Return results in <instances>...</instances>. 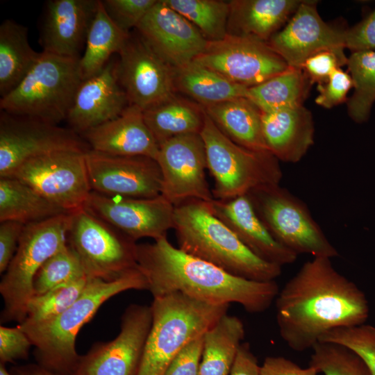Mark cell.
I'll use <instances>...</instances> for the list:
<instances>
[{
	"mask_svg": "<svg viewBox=\"0 0 375 375\" xmlns=\"http://www.w3.org/2000/svg\"><path fill=\"white\" fill-rule=\"evenodd\" d=\"M275 305L279 334L295 351L312 349L334 328L365 324L369 312L364 292L326 257L306 262L279 290Z\"/></svg>",
	"mask_w": 375,
	"mask_h": 375,
	"instance_id": "obj_1",
	"label": "cell"
},
{
	"mask_svg": "<svg viewBox=\"0 0 375 375\" xmlns=\"http://www.w3.org/2000/svg\"><path fill=\"white\" fill-rule=\"evenodd\" d=\"M137 267L153 298L179 292L212 305L236 303L250 313L267 310L279 288L275 281H256L231 274L174 247L167 237L137 244Z\"/></svg>",
	"mask_w": 375,
	"mask_h": 375,
	"instance_id": "obj_2",
	"label": "cell"
},
{
	"mask_svg": "<svg viewBox=\"0 0 375 375\" xmlns=\"http://www.w3.org/2000/svg\"><path fill=\"white\" fill-rule=\"evenodd\" d=\"M147 289V280L138 267L113 281L88 278L79 297L60 315L45 322L18 326L35 347L38 365L70 375L80 356L76 350V336L101 306L124 291Z\"/></svg>",
	"mask_w": 375,
	"mask_h": 375,
	"instance_id": "obj_3",
	"label": "cell"
},
{
	"mask_svg": "<svg viewBox=\"0 0 375 375\" xmlns=\"http://www.w3.org/2000/svg\"><path fill=\"white\" fill-rule=\"evenodd\" d=\"M178 248L234 276L256 281H272L281 267L253 253L210 210L208 202L189 199L174 206Z\"/></svg>",
	"mask_w": 375,
	"mask_h": 375,
	"instance_id": "obj_4",
	"label": "cell"
},
{
	"mask_svg": "<svg viewBox=\"0 0 375 375\" xmlns=\"http://www.w3.org/2000/svg\"><path fill=\"white\" fill-rule=\"evenodd\" d=\"M228 306L179 292L153 298L152 324L137 375H164L176 354L227 313Z\"/></svg>",
	"mask_w": 375,
	"mask_h": 375,
	"instance_id": "obj_5",
	"label": "cell"
},
{
	"mask_svg": "<svg viewBox=\"0 0 375 375\" xmlns=\"http://www.w3.org/2000/svg\"><path fill=\"white\" fill-rule=\"evenodd\" d=\"M79 62L42 51L21 83L1 98V110L56 125L66 121L83 81Z\"/></svg>",
	"mask_w": 375,
	"mask_h": 375,
	"instance_id": "obj_6",
	"label": "cell"
},
{
	"mask_svg": "<svg viewBox=\"0 0 375 375\" xmlns=\"http://www.w3.org/2000/svg\"><path fill=\"white\" fill-rule=\"evenodd\" d=\"M200 135L205 144L207 169L215 180V199L246 195L266 185L279 184L283 174L278 160L269 151L244 148L230 140L204 111Z\"/></svg>",
	"mask_w": 375,
	"mask_h": 375,
	"instance_id": "obj_7",
	"label": "cell"
},
{
	"mask_svg": "<svg viewBox=\"0 0 375 375\" xmlns=\"http://www.w3.org/2000/svg\"><path fill=\"white\" fill-rule=\"evenodd\" d=\"M71 213L24 226L17 251L0 283L4 307L1 322H22L42 265L67 244Z\"/></svg>",
	"mask_w": 375,
	"mask_h": 375,
	"instance_id": "obj_8",
	"label": "cell"
},
{
	"mask_svg": "<svg viewBox=\"0 0 375 375\" xmlns=\"http://www.w3.org/2000/svg\"><path fill=\"white\" fill-rule=\"evenodd\" d=\"M247 195L269 232L285 247L313 257L339 255L306 204L279 184L258 188Z\"/></svg>",
	"mask_w": 375,
	"mask_h": 375,
	"instance_id": "obj_9",
	"label": "cell"
},
{
	"mask_svg": "<svg viewBox=\"0 0 375 375\" xmlns=\"http://www.w3.org/2000/svg\"><path fill=\"white\" fill-rule=\"evenodd\" d=\"M67 241L88 278L113 281L137 267L136 242L84 208L72 212Z\"/></svg>",
	"mask_w": 375,
	"mask_h": 375,
	"instance_id": "obj_10",
	"label": "cell"
},
{
	"mask_svg": "<svg viewBox=\"0 0 375 375\" xmlns=\"http://www.w3.org/2000/svg\"><path fill=\"white\" fill-rule=\"evenodd\" d=\"M86 151L67 150L30 158L12 173L62 210L73 212L84 207L91 192Z\"/></svg>",
	"mask_w": 375,
	"mask_h": 375,
	"instance_id": "obj_11",
	"label": "cell"
},
{
	"mask_svg": "<svg viewBox=\"0 0 375 375\" xmlns=\"http://www.w3.org/2000/svg\"><path fill=\"white\" fill-rule=\"evenodd\" d=\"M90 149L83 138L69 128L1 110L0 177L10 176L22 162L34 157Z\"/></svg>",
	"mask_w": 375,
	"mask_h": 375,
	"instance_id": "obj_12",
	"label": "cell"
},
{
	"mask_svg": "<svg viewBox=\"0 0 375 375\" xmlns=\"http://www.w3.org/2000/svg\"><path fill=\"white\" fill-rule=\"evenodd\" d=\"M151 324V306L129 305L117 337L80 356L70 375H137Z\"/></svg>",
	"mask_w": 375,
	"mask_h": 375,
	"instance_id": "obj_13",
	"label": "cell"
},
{
	"mask_svg": "<svg viewBox=\"0 0 375 375\" xmlns=\"http://www.w3.org/2000/svg\"><path fill=\"white\" fill-rule=\"evenodd\" d=\"M194 61L247 88L289 68L267 42L228 34L222 40L208 41L205 51Z\"/></svg>",
	"mask_w": 375,
	"mask_h": 375,
	"instance_id": "obj_14",
	"label": "cell"
},
{
	"mask_svg": "<svg viewBox=\"0 0 375 375\" xmlns=\"http://www.w3.org/2000/svg\"><path fill=\"white\" fill-rule=\"evenodd\" d=\"M162 175L161 195L174 206L189 199H213L205 174V144L200 133L172 138L159 145L156 159Z\"/></svg>",
	"mask_w": 375,
	"mask_h": 375,
	"instance_id": "obj_15",
	"label": "cell"
},
{
	"mask_svg": "<svg viewBox=\"0 0 375 375\" xmlns=\"http://www.w3.org/2000/svg\"><path fill=\"white\" fill-rule=\"evenodd\" d=\"M117 59V73L129 104L142 111L175 95L174 69L139 36L129 34Z\"/></svg>",
	"mask_w": 375,
	"mask_h": 375,
	"instance_id": "obj_16",
	"label": "cell"
},
{
	"mask_svg": "<svg viewBox=\"0 0 375 375\" xmlns=\"http://www.w3.org/2000/svg\"><path fill=\"white\" fill-rule=\"evenodd\" d=\"M83 208L135 242L167 237L174 226V206L161 194L131 198L91 191Z\"/></svg>",
	"mask_w": 375,
	"mask_h": 375,
	"instance_id": "obj_17",
	"label": "cell"
},
{
	"mask_svg": "<svg viewBox=\"0 0 375 375\" xmlns=\"http://www.w3.org/2000/svg\"><path fill=\"white\" fill-rule=\"evenodd\" d=\"M85 156L93 192L131 198H151L161 194V172L153 158L112 156L91 149Z\"/></svg>",
	"mask_w": 375,
	"mask_h": 375,
	"instance_id": "obj_18",
	"label": "cell"
},
{
	"mask_svg": "<svg viewBox=\"0 0 375 375\" xmlns=\"http://www.w3.org/2000/svg\"><path fill=\"white\" fill-rule=\"evenodd\" d=\"M136 29L153 51L173 69L194 61L208 42L196 26L164 0H157Z\"/></svg>",
	"mask_w": 375,
	"mask_h": 375,
	"instance_id": "obj_19",
	"label": "cell"
},
{
	"mask_svg": "<svg viewBox=\"0 0 375 375\" xmlns=\"http://www.w3.org/2000/svg\"><path fill=\"white\" fill-rule=\"evenodd\" d=\"M315 1H302L282 29L267 44L290 67L301 69L311 56L324 50L345 49L344 30L325 22Z\"/></svg>",
	"mask_w": 375,
	"mask_h": 375,
	"instance_id": "obj_20",
	"label": "cell"
},
{
	"mask_svg": "<svg viewBox=\"0 0 375 375\" xmlns=\"http://www.w3.org/2000/svg\"><path fill=\"white\" fill-rule=\"evenodd\" d=\"M112 57L97 74L81 83L66 121L69 128L81 135L112 120L129 106Z\"/></svg>",
	"mask_w": 375,
	"mask_h": 375,
	"instance_id": "obj_21",
	"label": "cell"
},
{
	"mask_svg": "<svg viewBox=\"0 0 375 375\" xmlns=\"http://www.w3.org/2000/svg\"><path fill=\"white\" fill-rule=\"evenodd\" d=\"M98 0H51L47 3L40 35L43 51L81 58Z\"/></svg>",
	"mask_w": 375,
	"mask_h": 375,
	"instance_id": "obj_22",
	"label": "cell"
},
{
	"mask_svg": "<svg viewBox=\"0 0 375 375\" xmlns=\"http://www.w3.org/2000/svg\"><path fill=\"white\" fill-rule=\"evenodd\" d=\"M212 212L223 222L257 256L282 267L295 262V252L281 244L262 222L246 195L208 202Z\"/></svg>",
	"mask_w": 375,
	"mask_h": 375,
	"instance_id": "obj_23",
	"label": "cell"
},
{
	"mask_svg": "<svg viewBox=\"0 0 375 375\" xmlns=\"http://www.w3.org/2000/svg\"><path fill=\"white\" fill-rule=\"evenodd\" d=\"M81 136L91 150L112 156L156 160L159 151V144L145 123L143 111L134 105Z\"/></svg>",
	"mask_w": 375,
	"mask_h": 375,
	"instance_id": "obj_24",
	"label": "cell"
},
{
	"mask_svg": "<svg viewBox=\"0 0 375 375\" xmlns=\"http://www.w3.org/2000/svg\"><path fill=\"white\" fill-rule=\"evenodd\" d=\"M261 119L267 148L278 160L297 162L314 143L312 115L303 105L262 113Z\"/></svg>",
	"mask_w": 375,
	"mask_h": 375,
	"instance_id": "obj_25",
	"label": "cell"
},
{
	"mask_svg": "<svg viewBox=\"0 0 375 375\" xmlns=\"http://www.w3.org/2000/svg\"><path fill=\"white\" fill-rule=\"evenodd\" d=\"M301 0H233L229 3L227 34L267 42L284 26Z\"/></svg>",
	"mask_w": 375,
	"mask_h": 375,
	"instance_id": "obj_26",
	"label": "cell"
},
{
	"mask_svg": "<svg viewBox=\"0 0 375 375\" xmlns=\"http://www.w3.org/2000/svg\"><path fill=\"white\" fill-rule=\"evenodd\" d=\"M203 108L217 127L235 143L253 151H269L262 133V113L247 98H236Z\"/></svg>",
	"mask_w": 375,
	"mask_h": 375,
	"instance_id": "obj_27",
	"label": "cell"
},
{
	"mask_svg": "<svg viewBox=\"0 0 375 375\" xmlns=\"http://www.w3.org/2000/svg\"><path fill=\"white\" fill-rule=\"evenodd\" d=\"M176 90L194 99L203 108L246 97L248 88L194 61L173 69Z\"/></svg>",
	"mask_w": 375,
	"mask_h": 375,
	"instance_id": "obj_28",
	"label": "cell"
},
{
	"mask_svg": "<svg viewBox=\"0 0 375 375\" xmlns=\"http://www.w3.org/2000/svg\"><path fill=\"white\" fill-rule=\"evenodd\" d=\"M40 53L35 51L28 40V30L12 19L0 25L1 98L14 90L26 76Z\"/></svg>",
	"mask_w": 375,
	"mask_h": 375,
	"instance_id": "obj_29",
	"label": "cell"
},
{
	"mask_svg": "<svg viewBox=\"0 0 375 375\" xmlns=\"http://www.w3.org/2000/svg\"><path fill=\"white\" fill-rule=\"evenodd\" d=\"M244 335L240 318L222 316L203 335L199 375H229Z\"/></svg>",
	"mask_w": 375,
	"mask_h": 375,
	"instance_id": "obj_30",
	"label": "cell"
},
{
	"mask_svg": "<svg viewBox=\"0 0 375 375\" xmlns=\"http://www.w3.org/2000/svg\"><path fill=\"white\" fill-rule=\"evenodd\" d=\"M68 212L53 204L25 183L10 176L0 177V222L24 225Z\"/></svg>",
	"mask_w": 375,
	"mask_h": 375,
	"instance_id": "obj_31",
	"label": "cell"
},
{
	"mask_svg": "<svg viewBox=\"0 0 375 375\" xmlns=\"http://www.w3.org/2000/svg\"><path fill=\"white\" fill-rule=\"evenodd\" d=\"M312 84L301 69L285 71L248 88L247 98L262 113L303 105Z\"/></svg>",
	"mask_w": 375,
	"mask_h": 375,
	"instance_id": "obj_32",
	"label": "cell"
},
{
	"mask_svg": "<svg viewBox=\"0 0 375 375\" xmlns=\"http://www.w3.org/2000/svg\"><path fill=\"white\" fill-rule=\"evenodd\" d=\"M204 114L200 105L176 95L143 111L145 123L159 145L176 136L200 133Z\"/></svg>",
	"mask_w": 375,
	"mask_h": 375,
	"instance_id": "obj_33",
	"label": "cell"
},
{
	"mask_svg": "<svg viewBox=\"0 0 375 375\" xmlns=\"http://www.w3.org/2000/svg\"><path fill=\"white\" fill-rule=\"evenodd\" d=\"M129 34L112 22L102 1L98 0L97 10L88 33L85 51L80 58L83 80L99 73L114 53L120 51Z\"/></svg>",
	"mask_w": 375,
	"mask_h": 375,
	"instance_id": "obj_34",
	"label": "cell"
},
{
	"mask_svg": "<svg viewBox=\"0 0 375 375\" xmlns=\"http://www.w3.org/2000/svg\"><path fill=\"white\" fill-rule=\"evenodd\" d=\"M347 65L353 88L347 112L353 122L362 124L368 120L375 102V51L352 52Z\"/></svg>",
	"mask_w": 375,
	"mask_h": 375,
	"instance_id": "obj_35",
	"label": "cell"
},
{
	"mask_svg": "<svg viewBox=\"0 0 375 375\" xmlns=\"http://www.w3.org/2000/svg\"><path fill=\"white\" fill-rule=\"evenodd\" d=\"M170 8L190 21L208 41L227 35L228 1L221 0H164Z\"/></svg>",
	"mask_w": 375,
	"mask_h": 375,
	"instance_id": "obj_36",
	"label": "cell"
},
{
	"mask_svg": "<svg viewBox=\"0 0 375 375\" xmlns=\"http://www.w3.org/2000/svg\"><path fill=\"white\" fill-rule=\"evenodd\" d=\"M88 281V278L84 276L59 285L42 294L33 295L26 305L22 322H42L60 315L79 297Z\"/></svg>",
	"mask_w": 375,
	"mask_h": 375,
	"instance_id": "obj_37",
	"label": "cell"
},
{
	"mask_svg": "<svg viewBox=\"0 0 375 375\" xmlns=\"http://www.w3.org/2000/svg\"><path fill=\"white\" fill-rule=\"evenodd\" d=\"M309 365L324 375H371L367 365L353 351L330 342L319 341L312 348Z\"/></svg>",
	"mask_w": 375,
	"mask_h": 375,
	"instance_id": "obj_38",
	"label": "cell"
},
{
	"mask_svg": "<svg viewBox=\"0 0 375 375\" xmlns=\"http://www.w3.org/2000/svg\"><path fill=\"white\" fill-rule=\"evenodd\" d=\"M84 276H86L77 254L67 244L38 271L33 280V295L42 294L59 285Z\"/></svg>",
	"mask_w": 375,
	"mask_h": 375,
	"instance_id": "obj_39",
	"label": "cell"
},
{
	"mask_svg": "<svg viewBox=\"0 0 375 375\" xmlns=\"http://www.w3.org/2000/svg\"><path fill=\"white\" fill-rule=\"evenodd\" d=\"M319 341L336 343L356 353L365 362L371 375H375V327L368 324L334 328Z\"/></svg>",
	"mask_w": 375,
	"mask_h": 375,
	"instance_id": "obj_40",
	"label": "cell"
},
{
	"mask_svg": "<svg viewBox=\"0 0 375 375\" xmlns=\"http://www.w3.org/2000/svg\"><path fill=\"white\" fill-rule=\"evenodd\" d=\"M105 10L112 22L122 31L129 33L146 16L157 0H104Z\"/></svg>",
	"mask_w": 375,
	"mask_h": 375,
	"instance_id": "obj_41",
	"label": "cell"
},
{
	"mask_svg": "<svg viewBox=\"0 0 375 375\" xmlns=\"http://www.w3.org/2000/svg\"><path fill=\"white\" fill-rule=\"evenodd\" d=\"M344 50L338 49L322 51L306 60L302 70L312 85L326 83L336 69L347 64L348 58Z\"/></svg>",
	"mask_w": 375,
	"mask_h": 375,
	"instance_id": "obj_42",
	"label": "cell"
},
{
	"mask_svg": "<svg viewBox=\"0 0 375 375\" xmlns=\"http://www.w3.org/2000/svg\"><path fill=\"white\" fill-rule=\"evenodd\" d=\"M352 88L353 81L349 72L338 68L326 83L317 85L319 94L315 98V103L325 108H331L347 102V94Z\"/></svg>",
	"mask_w": 375,
	"mask_h": 375,
	"instance_id": "obj_43",
	"label": "cell"
},
{
	"mask_svg": "<svg viewBox=\"0 0 375 375\" xmlns=\"http://www.w3.org/2000/svg\"><path fill=\"white\" fill-rule=\"evenodd\" d=\"M32 343L26 333L17 325L14 328L0 326V361L5 365L28 356Z\"/></svg>",
	"mask_w": 375,
	"mask_h": 375,
	"instance_id": "obj_44",
	"label": "cell"
},
{
	"mask_svg": "<svg viewBox=\"0 0 375 375\" xmlns=\"http://www.w3.org/2000/svg\"><path fill=\"white\" fill-rule=\"evenodd\" d=\"M203 335L189 342L176 354L164 375H199Z\"/></svg>",
	"mask_w": 375,
	"mask_h": 375,
	"instance_id": "obj_45",
	"label": "cell"
},
{
	"mask_svg": "<svg viewBox=\"0 0 375 375\" xmlns=\"http://www.w3.org/2000/svg\"><path fill=\"white\" fill-rule=\"evenodd\" d=\"M344 46L352 52L375 51V9L360 22L344 30Z\"/></svg>",
	"mask_w": 375,
	"mask_h": 375,
	"instance_id": "obj_46",
	"label": "cell"
},
{
	"mask_svg": "<svg viewBox=\"0 0 375 375\" xmlns=\"http://www.w3.org/2000/svg\"><path fill=\"white\" fill-rule=\"evenodd\" d=\"M24 224L15 221H5L0 225V273H4L18 247Z\"/></svg>",
	"mask_w": 375,
	"mask_h": 375,
	"instance_id": "obj_47",
	"label": "cell"
},
{
	"mask_svg": "<svg viewBox=\"0 0 375 375\" xmlns=\"http://www.w3.org/2000/svg\"><path fill=\"white\" fill-rule=\"evenodd\" d=\"M312 366L302 368L292 360L282 356H268L260 366V375H318Z\"/></svg>",
	"mask_w": 375,
	"mask_h": 375,
	"instance_id": "obj_48",
	"label": "cell"
},
{
	"mask_svg": "<svg viewBox=\"0 0 375 375\" xmlns=\"http://www.w3.org/2000/svg\"><path fill=\"white\" fill-rule=\"evenodd\" d=\"M229 375H260V366L248 342L241 344Z\"/></svg>",
	"mask_w": 375,
	"mask_h": 375,
	"instance_id": "obj_49",
	"label": "cell"
},
{
	"mask_svg": "<svg viewBox=\"0 0 375 375\" xmlns=\"http://www.w3.org/2000/svg\"><path fill=\"white\" fill-rule=\"evenodd\" d=\"M12 375H64L49 369L40 365H27L12 369Z\"/></svg>",
	"mask_w": 375,
	"mask_h": 375,
	"instance_id": "obj_50",
	"label": "cell"
},
{
	"mask_svg": "<svg viewBox=\"0 0 375 375\" xmlns=\"http://www.w3.org/2000/svg\"><path fill=\"white\" fill-rule=\"evenodd\" d=\"M0 375H12V374L6 369L4 364L1 363L0 364Z\"/></svg>",
	"mask_w": 375,
	"mask_h": 375,
	"instance_id": "obj_51",
	"label": "cell"
}]
</instances>
